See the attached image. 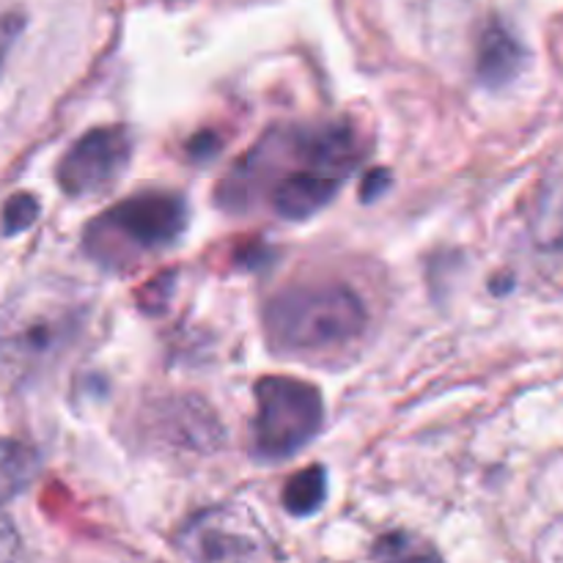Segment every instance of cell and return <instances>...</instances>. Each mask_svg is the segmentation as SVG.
Here are the masks:
<instances>
[{
	"mask_svg": "<svg viewBox=\"0 0 563 563\" xmlns=\"http://www.w3.org/2000/svg\"><path fill=\"white\" fill-rule=\"evenodd\" d=\"M357 132L346 121L291 124L258 141L229 185L269 176L267 203L278 218L308 220L328 207L361 163Z\"/></svg>",
	"mask_w": 563,
	"mask_h": 563,
	"instance_id": "obj_1",
	"label": "cell"
},
{
	"mask_svg": "<svg viewBox=\"0 0 563 563\" xmlns=\"http://www.w3.org/2000/svg\"><path fill=\"white\" fill-rule=\"evenodd\" d=\"M368 322L361 297L341 284L291 286L264 308V333L280 355H313L350 344Z\"/></svg>",
	"mask_w": 563,
	"mask_h": 563,
	"instance_id": "obj_2",
	"label": "cell"
},
{
	"mask_svg": "<svg viewBox=\"0 0 563 563\" xmlns=\"http://www.w3.org/2000/svg\"><path fill=\"white\" fill-rule=\"evenodd\" d=\"M187 218L185 198L176 192H137L93 218L82 234V251L104 269H130L176 245Z\"/></svg>",
	"mask_w": 563,
	"mask_h": 563,
	"instance_id": "obj_3",
	"label": "cell"
},
{
	"mask_svg": "<svg viewBox=\"0 0 563 563\" xmlns=\"http://www.w3.org/2000/svg\"><path fill=\"white\" fill-rule=\"evenodd\" d=\"M86 308L71 302L69 295L53 289L20 291V300L5 306L3 319V363L5 372L31 374L53 363L69 341L80 333Z\"/></svg>",
	"mask_w": 563,
	"mask_h": 563,
	"instance_id": "obj_4",
	"label": "cell"
},
{
	"mask_svg": "<svg viewBox=\"0 0 563 563\" xmlns=\"http://www.w3.org/2000/svg\"><path fill=\"white\" fill-rule=\"evenodd\" d=\"M253 451L258 460H289L319 434L324 401L317 385L295 377H262L256 383Z\"/></svg>",
	"mask_w": 563,
	"mask_h": 563,
	"instance_id": "obj_5",
	"label": "cell"
},
{
	"mask_svg": "<svg viewBox=\"0 0 563 563\" xmlns=\"http://www.w3.org/2000/svg\"><path fill=\"white\" fill-rule=\"evenodd\" d=\"M176 548L192 563H280L278 544L245 506H212L176 533Z\"/></svg>",
	"mask_w": 563,
	"mask_h": 563,
	"instance_id": "obj_6",
	"label": "cell"
},
{
	"mask_svg": "<svg viewBox=\"0 0 563 563\" xmlns=\"http://www.w3.org/2000/svg\"><path fill=\"white\" fill-rule=\"evenodd\" d=\"M130 157L132 135L126 126H97L66 148L55 176L66 196H97L121 179Z\"/></svg>",
	"mask_w": 563,
	"mask_h": 563,
	"instance_id": "obj_7",
	"label": "cell"
},
{
	"mask_svg": "<svg viewBox=\"0 0 563 563\" xmlns=\"http://www.w3.org/2000/svg\"><path fill=\"white\" fill-rule=\"evenodd\" d=\"M528 53L509 25L493 20L484 25L476 47V75L487 88H504L526 69Z\"/></svg>",
	"mask_w": 563,
	"mask_h": 563,
	"instance_id": "obj_8",
	"label": "cell"
},
{
	"mask_svg": "<svg viewBox=\"0 0 563 563\" xmlns=\"http://www.w3.org/2000/svg\"><path fill=\"white\" fill-rule=\"evenodd\" d=\"M324 498H328V473L322 465L297 471L295 476H289L284 493H280V504L291 517L317 515Z\"/></svg>",
	"mask_w": 563,
	"mask_h": 563,
	"instance_id": "obj_9",
	"label": "cell"
},
{
	"mask_svg": "<svg viewBox=\"0 0 563 563\" xmlns=\"http://www.w3.org/2000/svg\"><path fill=\"white\" fill-rule=\"evenodd\" d=\"M377 563H445L432 542L410 531H390L374 542Z\"/></svg>",
	"mask_w": 563,
	"mask_h": 563,
	"instance_id": "obj_10",
	"label": "cell"
},
{
	"mask_svg": "<svg viewBox=\"0 0 563 563\" xmlns=\"http://www.w3.org/2000/svg\"><path fill=\"white\" fill-rule=\"evenodd\" d=\"M38 467V456L33 454L27 445L14 443V440H3V473H0V482H3V498H14L16 493L27 487V482L33 478Z\"/></svg>",
	"mask_w": 563,
	"mask_h": 563,
	"instance_id": "obj_11",
	"label": "cell"
},
{
	"mask_svg": "<svg viewBox=\"0 0 563 563\" xmlns=\"http://www.w3.org/2000/svg\"><path fill=\"white\" fill-rule=\"evenodd\" d=\"M38 212H42V207H38V201L31 192H14V196H9V201L3 207V234L11 240L20 231L31 229L36 223Z\"/></svg>",
	"mask_w": 563,
	"mask_h": 563,
	"instance_id": "obj_12",
	"label": "cell"
},
{
	"mask_svg": "<svg viewBox=\"0 0 563 563\" xmlns=\"http://www.w3.org/2000/svg\"><path fill=\"white\" fill-rule=\"evenodd\" d=\"M537 563H563V517L550 522L539 537Z\"/></svg>",
	"mask_w": 563,
	"mask_h": 563,
	"instance_id": "obj_13",
	"label": "cell"
}]
</instances>
